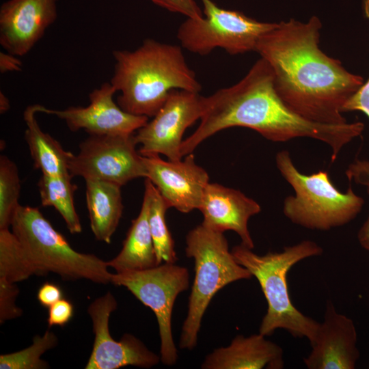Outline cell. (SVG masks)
I'll return each mask as SVG.
<instances>
[{
	"instance_id": "1",
	"label": "cell",
	"mask_w": 369,
	"mask_h": 369,
	"mask_svg": "<svg viewBox=\"0 0 369 369\" xmlns=\"http://www.w3.org/2000/svg\"><path fill=\"white\" fill-rule=\"evenodd\" d=\"M322 23L281 21L260 36L255 52L270 65L275 88L282 101L307 120L325 124L347 122L346 102L364 83L318 46Z\"/></svg>"
},
{
	"instance_id": "2",
	"label": "cell",
	"mask_w": 369,
	"mask_h": 369,
	"mask_svg": "<svg viewBox=\"0 0 369 369\" xmlns=\"http://www.w3.org/2000/svg\"><path fill=\"white\" fill-rule=\"evenodd\" d=\"M196 130L183 140L182 156L205 139L226 128L241 126L252 129L268 140L285 142L298 137L312 138L331 149L334 162L348 144L359 137L361 122L325 124L305 120L281 99L274 85L269 63L260 57L237 83L208 96V105Z\"/></svg>"
},
{
	"instance_id": "3",
	"label": "cell",
	"mask_w": 369,
	"mask_h": 369,
	"mask_svg": "<svg viewBox=\"0 0 369 369\" xmlns=\"http://www.w3.org/2000/svg\"><path fill=\"white\" fill-rule=\"evenodd\" d=\"M112 54L115 66L110 83L120 92L117 104L127 113L152 118L172 90H202L180 46L146 39L134 51Z\"/></svg>"
},
{
	"instance_id": "4",
	"label": "cell",
	"mask_w": 369,
	"mask_h": 369,
	"mask_svg": "<svg viewBox=\"0 0 369 369\" xmlns=\"http://www.w3.org/2000/svg\"><path fill=\"white\" fill-rule=\"evenodd\" d=\"M232 254L258 281L267 302V310L259 328L264 336L276 329L286 330L293 337L306 338L314 342L320 323L305 316L292 303L287 283L291 267L301 260L323 254L316 242L304 240L285 247L282 251L258 255L242 243L234 246Z\"/></svg>"
},
{
	"instance_id": "5",
	"label": "cell",
	"mask_w": 369,
	"mask_h": 369,
	"mask_svg": "<svg viewBox=\"0 0 369 369\" xmlns=\"http://www.w3.org/2000/svg\"><path fill=\"white\" fill-rule=\"evenodd\" d=\"M275 164L295 192L283 202V213L292 223L309 230L327 231L347 224L361 212L364 198L351 186L345 192L340 191L328 172L301 173L286 150L276 154Z\"/></svg>"
},
{
	"instance_id": "6",
	"label": "cell",
	"mask_w": 369,
	"mask_h": 369,
	"mask_svg": "<svg viewBox=\"0 0 369 369\" xmlns=\"http://www.w3.org/2000/svg\"><path fill=\"white\" fill-rule=\"evenodd\" d=\"M186 245L187 257L194 260L195 277L179 346L191 351L197 345L203 316L215 295L229 284L253 275L236 260L223 232L201 223L188 232Z\"/></svg>"
},
{
	"instance_id": "7",
	"label": "cell",
	"mask_w": 369,
	"mask_h": 369,
	"mask_svg": "<svg viewBox=\"0 0 369 369\" xmlns=\"http://www.w3.org/2000/svg\"><path fill=\"white\" fill-rule=\"evenodd\" d=\"M11 228L38 275L52 272L62 279H84L101 284L111 283L112 273L108 270L107 262L94 254L74 250L38 208L19 205Z\"/></svg>"
},
{
	"instance_id": "8",
	"label": "cell",
	"mask_w": 369,
	"mask_h": 369,
	"mask_svg": "<svg viewBox=\"0 0 369 369\" xmlns=\"http://www.w3.org/2000/svg\"><path fill=\"white\" fill-rule=\"evenodd\" d=\"M201 1L204 16L187 18L177 31L182 47L193 53L206 55L217 48L230 55L255 51L260 36L277 25L221 8L211 0Z\"/></svg>"
},
{
	"instance_id": "9",
	"label": "cell",
	"mask_w": 369,
	"mask_h": 369,
	"mask_svg": "<svg viewBox=\"0 0 369 369\" xmlns=\"http://www.w3.org/2000/svg\"><path fill=\"white\" fill-rule=\"evenodd\" d=\"M111 284L125 287L154 313L161 340L160 357L166 366L178 360V351L172 331V314L178 295L189 288V273L186 267L163 262L142 271L112 273Z\"/></svg>"
},
{
	"instance_id": "10",
	"label": "cell",
	"mask_w": 369,
	"mask_h": 369,
	"mask_svg": "<svg viewBox=\"0 0 369 369\" xmlns=\"http://www.w3.org/2000/svg\"><path fill=\"white\" fill-rule=\"evenodd\" d=\"M135 134V133H134ZM132 135H90L71 157L68 172L72 176L125 185L146 177L142 156L136 150Z\"/></svg>"
},
{
	"instance_id": "11",
	"label": "cell",
	"mask_w": 369,
	"mask_h": 369,
	"mask_svg": "<svg viewBox=\"0 0 369 369\" xmlns=\"http://www.w3.org/2000/svg\"><path fill=\"white\" fill-rule=\"evenodd\" d=\"M208 105V96L183 90H172L161 109L134 134L143 156L163 154L168 160L182 159L180 147L186 129L201 119Z\"/></svg>"
},
{
	"instance_id": "12",
	"label": "cell",
	"mask_w": 369,
	"mask_h": 369,
	"mask_svg": "<svg viewBox=\"0 0 369 369\" xmlns=\"http://www.w3.org/2000/svg\"><path fill=\"white\" fill-rule=\"evenodd\" d=\"M118 302L111 292L98 297L89 305L94 340L85 369H118L132 366L150 368L157 365L161 357L150 351L131 333H124L115 341L109 332L111 314L117 309Z\"/></svg>"
},
{
	"instance_id": "13",
	"label": "cell",
	"mask_w": 369,
	"mask_h": 369,
	"mask_svg": "<svg viewBox=\"0 0 369 369\" xmlns=\"http://www.w3.org/2000/svg\"><path fill=\"white\" fill-rule=\"evenodd\" d=\"M115 92L111 83L106 82L89 94L90 104L86 107L55 110L39 105L38 113L57 116L74 132L84 130L89 135L134 134L148 122L149 118L122 109L113 99Z\"/></svg>"
},
{
	"instance_id": "14",
	"label": "cell",
	"mask_w": 369,
	"mask_h": 369,
	"mask_svg": "<svg viewBox=\"0 0 369 369\" xmlns=\"http://www.w3.org/2000/svg\"><path fill=\"white\" fill-rule=\"evenodd\" d=\"M142 159L146 178L152 182L169 208L182 213L199 209L209 176L195 163L192 153L177 161H165L159 155L142 156Z\"/></svg>"
},
{
	"instance_id": "15",
	"label": "cell",
	"mask_w": 369,
	"mask_h": 369,
	"mask_svg": "<svg viewBox=\"0 0 369 369\" xmlns=\"http://www.w3.org/2000/svg\"><path fill=\"white\" fill-rule=\"evenodd\" d=\"M58 0H8L0 8V44L21 57L43 37L57 16Z\"/></svg>"
},
{
	"instance_id": "16",
	"label": "cell",
	"mask_w": 369,
	"mask_h": 369,
	"mask_svg": "<svg viewBox=\"0 0 369 369\" xmlns=\"http://www.w3.org/2000/svg\"><path fill=\"white\" fill-rule=\"evenodd\" d=\"M357 341L352 319L337 312L328 300L324 320L303 362L309 369H354L359 357Z\"/></svg>"
},
{
	"instance_id": "17",
	"label": "cell",
	"mask_w": 369,
	"mask_h": 369,
	"mask_svg": "<svg viewBox=\"0 0 369 369\" xmlns=\"http://www.w3.org/2000/svg\"><path fill=\"white\" fill-rule=\"evenodd\" d=\"M198 210L204 217L202 224L221 232L234 231L240 236L243 245L254 249L248 221L261 210L254 200L238 190L209 182Z\"/></svg>"
},
{
	"instance_id": "18",
	"label": "cell",
	"mask_w": 369,
	"mask_h": 369,
	"mask_svg": "<svg viewBox=\"0 0 369 369\" xmlns=\"http://www.w3.org/2000/svg\"><path fill=\"white\" fill-rule=\"evenodd\" d=\"M261 333L236 336L226 347L215 349L201 364L203 369H282L284 351Z\"/></svg>"
},
{
	"instance_id": "19",
	"label": "cell",
	"mask_w": 369,
	"mask_h": 369,
	"mask_svg": "<svg viewBox=\"0 0 369 369\" xmlns=\"http://www.w3.org/2000/svg\"><path fill=\"white\" fill-rule=\"evenodd\" d=\"M85 182L91 230L96 240L110 243L123 213L121 186L99 180Z\"/></svg>"
},
{
	"instance_id": "20",
	"label": "cell",
	"mask_w": 369,
	"mask_h": 369,
	"mask_svg": "<svg viewBox=\"0 0 369 369\" xmlns=\"http://www.w3.org/2000/svg\"><path fill=\"white\" fill-rule=\"evenodd\" d=\"M149 201L144 195L140 212L131 222L119 254L107 262L116 273L142 271L159 265L148 223Z\"/></svg>"
},
{
	"instance_id": "21",
	"label": "cell",
	"mask_w": 369,
	"mask_h": 369,
	"mask_svg": "<svg viewBox=\"0 0 369 369\" xmlns=\"http://www.w3.org/2000/svg\"><path fill=\"white\" fill-rule=\"evenodd\" d=\"M38 107V104L29 105L23 112V119L27 126L25 139L34 167L44 175L69 174L68 163L73 154L65 150L57 140L41 130L36 118Z\"/></svg>"
},
{
	"instance_id": "22",
	"label": "cell",
	"mask_w": 369,
	"mask_h": 369,
	"mask_svg": "<svg viewBox=\"0 0 369 369\" xmlns=\"http://www.w3.org/2000/svg\"><path fill=\"white\" fill-rule=\"evenodd\" d=\"M70 174L59 176L42 174L38 182L41 204L55 208L64 219L72 234L81 233L82 226L75 209L74 194L77 186Z\"/></svg>"
},
{
	"instance_id": "23",
	"label": "cell",
	"mask_w": 369,
	"mask_h": 369,
	"mask_svg": "<svg viewBox=\"0 0 369 369\" xmlns=\"http://www.w3.org/2000/svg\"><path fill=\"white\" fill-rule=\"evenodd\" d=\"M144 187L149 201L148 223L158 264L176 263L178 257L174 241L165 221V213L169 207L149 179L145 178Z\"/></svg>"
},
{
	"instance_id": "24",
	"label": "cell",
	"mask_w": 369,
	"mask_h": 369,
	"mask_svg": "<svg viewBox=\"0 0 369 369\" xmlns=\"http://www.w3.org/2000/svg\"><path fill=\"white\" fill-rule=\"evenodd\" d=\"M38 275L20 242L9 229L0 230V279L16 283Z\"/></svg>"
},
{
	"instance_id": "25",
	"label": "cell",
	"mask_w": 369,
	"mask_h": 369,
	"mask_svg": "<svg viewBox=\"0 0 369 369\" xmlns=\"http://www.w3.org/2000/svg\"><path fill=\"white\" fill-rule=\"evenodd\" d=\"M58 343L57 336L50 330H46L41 336L36 335L33 343L27 348L9 354L0 355L1 369H46L49 368L47 361L41 356L47 351L55 348Z\"/></svg>"
},
{
	"instance_id": "26",
	"label": "cell",
	"mask_w": 369,
	"mask_h": 369,
	"mask_svg": "<svg viewBox=\"0 0 369 369\" xmlns=\"http://www.w3.org/2000/svg\"><path fill=\"white\" fill-rule=\"evenodd\" d=\"M20 181L16 164L5 155L0 156V230L9 229L20 205Z\"/></svg>"
},
{
	"instance_id": "27",
	"label": "cell",
	"mask_w": 369,
	"mask_h": 369,
	"mask_svg": "<svg viewBox=\"0 0 369 369\" xmlns=\"http://www.w3.org/2000/svg\"><path fill=\"white\" fill-rule=\"evenodd\" d=\"M20 290L16 283L0 279V323L20 317L23 310L16 304Z\"/></svg>"
},
{
	"instance_id": "28",
	"label": "cell",
	"mask_w": 369,
	"mask_h": 369,
	"mask_svg": "<svg viewBox=\"0 0 369 369\" xmlns=\"http://www.w3.org/2000/svg\"><path fill=\"white\" fill-rule=\"evenodd\" d=\"M365 16L369 20V0L363 1ZM359 111L367 115L369 119V78L359 90L346 102L342 113Z\"/></svg>"
},
{
	"instance_id": "29",
	"label": "cell",
	"mask_w": 369,
	"mask_h": 369,
	"mask_svg": "<svg viewBox=\"0 0 369 369\" xmlns=\"http://www.w3.org/2000/svg\"><path fill=\"white\" fill-rule=\"evenodd\" d=\"M154 4L172 12L179 13L187 18H200L203 12L194 0H150Z\"/></svg>"
},
{
	"instance_id": "30",
	"label": "cell",
	"mask_w": 369,
	"mask_h": 369,
	"mask_svg": "<svg viewBox=\"0 0 369 369\" xmlns=\"http://www.w3.org/2000/svg\"><path fill=\"white\" fill-rule=\"evenodd\" d=\"M73 314V304L69 300L62 298L49 308V327L55 325L64 327L70 320Z\"/></svg>"
},
{
	"instance_id": "31",
	"label": "cell",
	"mask_w": 369,
	"mask_h": 369,
	"mask_svg": "<svg viewBox=\"0 0 369 369\" xmlns=\"http://www.w3.org/2000/svg\"><path fill=\"white\" fill-rule=\"evenodd\" d=\"M345 176L349 182L369 189V159H355L348 165Z\"/></svg>"
},
{
	"instance_id": "32",
	"label": "cell",
	"mask_w": 369,
	"mask_h": 369,
	"mask_svg": "<svg viewBox=\"0 0 369 369\" xmlns=\"http://www.w3.org/2000/svg\"><path fill=\"white\" fill-rule=\"evenodd\" d=\"M63 292L61 288L51 282L44 283L38 289L37 299L40 304L44 307L49 308L54 303L62 299Z\"/></svg>"
},
{
	"instance_id": "33",
	"label": "cell",
	"mask_w": 369,
	"mask_h": 369,
	"mask_svg": "<svg viewBox=\"0 0 369 369\" xmlns=\"http://www.w3.org/2000/svg\"><path fill=\"white\" fill-rule=\"evenodd\" d=\"M22 62L18 56L9 53H0V72L4 74L8 72L20 71L22 68Z\"/></svg>"
},
{
	"instance_id": "34",
	"label": "cell",
	"mask_w": 369,
	"mask_h": 369,
	"mask_svg": "<svg viewBox=\"0 0 369 369\" xmlns=\"http://www.w3.org/2000/svg\"><path fill=\"white\" fill-rule=\"evenodd\" d=\"M369 197V189H366ZM357 239L360 245L369 251V214L357 233Z\"/></svg>"
},
{
	"instance_id": "35",
	"label": "cell",
	"mask_w": 369,
	"mask_h": 369,
	"mask_svg": "<svg viewBox=\"0 0 369 369\" xmlns=\"http://www.w3.org/2000/svg\"><path fill=\"white\" fill-rule=\"evenodd\" d=\"M10 107V104L8 98L3 93L0 92V113H4Z\"/></svg>"
}]
</instances>
